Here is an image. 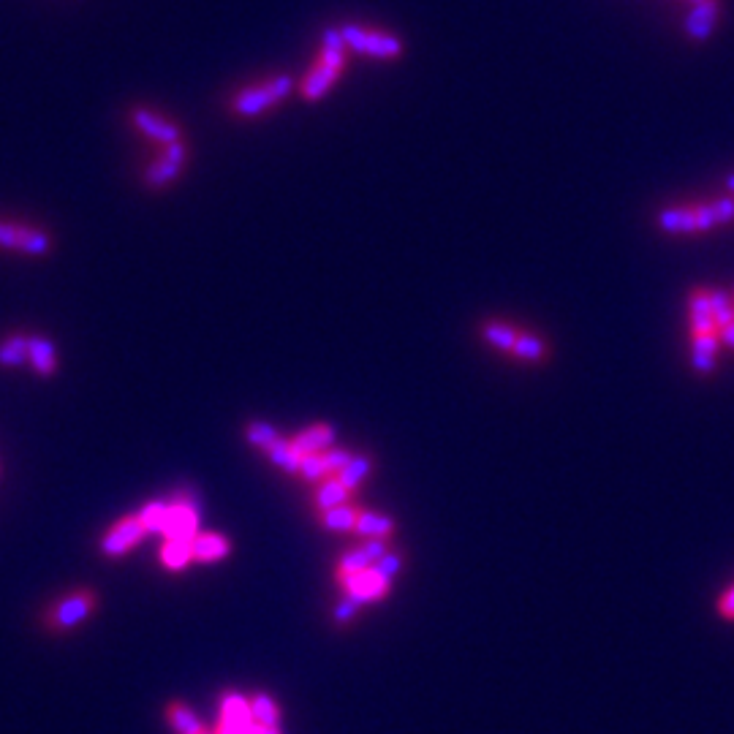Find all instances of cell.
<instances>
[{
    "label": "cell",
    "instance_id": "1",
    "mask_svg": "<svg viewBox=\"0 0 734 734\" xmlns=\"http://www.w3.org/2000/svg\"><path fill=\"white\" fill-rule=\"evenodd\" d=\"M291 90H294V79L286 77V74L270 79V82H264V85L242 87L232 101L234 115L240 117L261 115V112H267V109L275 107V104L286 101V98L291 96Z\"/></svg>",
    "mask_w": 734,
    "mask_h": 734
},
{
    "label": "cell",
    "instance_id": "2",
    "mask_svg": "<svg viewBox=\"0 0 734 734\" xmlns=\"http://www.w3.org/2000/svg\"><path fill=\"white\" fill-rule=\"evenodd\" d=\"M340 33L346 39L348 49L357 55H367L376 60H397L403 55V41L397 39L395 33H384V30H370L362 25H340Z\"/></svg>",
    "mask_w": 734,
    "mask_h": 734
},
{
    "label": "cell",
    "instance_id": "3",
    "mask_svg": "<svg viewBox=\"0 0 734 734\" xmlns=\"http://www.w3.org/2000/svg\"><path fill=\"white\" fill-rule=\"evenodd\" d=\"M96 607L98 596L93 590H74V593H68V596H63V599L52 604V609L44 615V623L52 631H71V628L82 626L93 615Z\"/></svg>",
    "mask_w": 734,
    "mask_h": 734
},
{
    "label": "cell",
    "instance_id": "4",
    "mask_svg": "<svg viewBox=\"0 0 734 734\" xmlns=\"http://www.w3.org/2000/svg\"><path fill=\"white\" fill-rule=\"evenodd\" d=\"M185 164H188V147H185V142L180 139V142H174V145H166L164 153L158 155L153 164L147 166L145 183L150 185V188H166V185L174 183V180L180 177Z\"/></svg>",
    "mask_w": 734,
    "mask_h": 734
},
{
    "label": "cell",
    "instance_id": "5",
    "mask_svg": "<svg viewBox=\"0 0 734 734\" xmlns=\"http://www.w3.org/2000/svg\"><path fill=\"white\" fill-rule=\"evenodd\" d=\"M145 525L139 520V514H128L123 520H117L101 539V555L107 558H120L128 550H134L139 541L145 539Z\"/></svg>",
    "mask_w": 734,
    "mask_h": 734
},
{
    "label": "cell",
    "instance_id": "6",
    "mask_svg": "<svg viewBox=\"0 0 734 734\" xmlns=\"http://www.w3.org/2000/svg\"><path fill=\"white\" fill-rule=\"evenodd\" d=\"M688 319H691V338H705V335H718L721 329L713 316V302H710V289L696 286L688 294Z\"/></svg>",
    "mask_w": 734,
    "mask_h": 734
},
{
    "label": "cell",
    "instance_id": "7",
    "mask_svg": "<svg viewBox=\"0 0 734 734\" xmlns=\"http://www.w3.org/2000/svg\"><path fill=\"white\" fill-rule=\"evenodd\" d=\"M340 585L346 590L348 599H354L357 604H370V601L384 599L392 582L384 580L376 569H367L359 571V574H351L346 580H340Z\"/></svg>",
    "mask_w": 734,
    "mask_h": 734
},
{
    "label": "cell",
    "instance_id": "8",
    "mask_svg": "<svg viewBox=\"0 0 734 734\" xmlns=\"http://www.w3.org/2000/svg\"><path fill=\"white\" fill-rule=\"evenodd\" d=\"M131 120H134V126L147 136V139H153L155 145H174V142H180L183 136H180V128L174 126L172 120L164 115H158L153 109H145L139 107L131 112Z\"/></svg>",
    "mask_w": 734,
    "mask_h": 734
},
{
    "label": "cell",
    "instance_id": "9",
    "mask_svg": "<svg viewBox=\"0 0 734 734\" xmlns=\"http://www.w3.org/2000/svg\"><path fill=\"white\" fill-rule=\"evenodd\" d=\"M721 22V0H702L686 17V36L694 41H707Z\"/></svg>",
    "mask_w": 734,
    "mask_h": 734
},
{
    "label": "cell",
    "instance_id": "10",
    "mask_svg": "<svg viewBox=\"0 0 734 734\" xmlns=\"http://www.w3.org/2000/svg\"><path fill=\"white\" fill-rule=\"evenodd\" d=\"M28 365L44 378L58 373V348L47 335H28Z\"/></svg>",
    "mask_w": 734,
    "mask_h": 734
},
{
    "label": "cell",
    "instance_id": "11",
    "mask_svg": "<svg viewBox=\"0 0 734 734\" xmlns=\"http://www.w3.org/2000/svg\"><path fill=\"white\" fill-rule=\"evenodd\" d=\"M196 525H199V517L191 503H169V520L164 528L166 539H191L196 536Z\"/></svg>",
    "mask_w": 734,
    "mask_h": 734
},
{
    "label": "cell",
    "instance_id": "12",
    "mask_svg": "<svg viewBox=\"0 0 734 734\" xmlns=\"http://www.w3.org/2000/svg\"><path fill=\"white\" fill-rule=\"evenodd\" d=\"M550 354V340L544 335H536V332H528V329H522L512 348V357L517 362H525V365H544Z\"/></svg>",
    "mask_w": 734,
    "mask_h": 734
},
{
    "label": "cell",
    "instance_id": "13",
    "mask_svg": "<svg viewBox=\"0 0 734 734\" xmlns=\"http://www.w3.org/2000/svg\"><path fill=\"white\" fill-rule=\"evenodd\" d=\"M351 490H348L346 484L340 482L338 476H327L324 482H319L316 487V493H313V506H316V512L324 514L329 509H338V506H346L351 503Z\"/></svg>",
    "mask_w": 734,
    "mask_h": 734
},
{
    "label": "cell",
    "instance_id": "14",
    "mask_svg": "<svg viewBox=\"0 0 734 734\" xmlns=\"http://www.w3.org/2000/svg\"><path fill=\"white\" fill-rule=\"evenodd\" d=\"M191 550H194V561L215 563L232 552V544L221 533H196L191 536Z\"/></svg>",
    "mask_w": 734,
    "mask_h": 734
},
{
    "label": "cell",
    "instance_id": "15",
    "mask_svg": "<svg viewBox=\"0 0 734 734\" xmlns=\"http://www.w3.org/2000/svg\"><path fill=\"white\" fill-rule=\"evenodd\" d=\"M221 724L232 726L234 732L245 734L253 726L251 702L240 694H226L221 702Z\"/></svg>",
    "mask_w": 734,
    "mask_h": 734
},
{
    "label": "cell",
    "instance_id": "16",
    "mask_svg": "<svg viewBox=\"0 0 734 734\" xmlns=\"http://www.w3.org/2000/svg\"><path fill=\"white\" fill-rule=\"evenodd\" d=\"M291 444L300 452V457L310 452H327L335 446V430H332V425H310L302 433L294 435Z\"/></svg>",
    "mask_w": 734,
    "mask_h": 734
},
{
    "label": "cell",
    "instance_id": "17",
    "mask_svg": "<svg viewBox=\"0 0 734 734\" xmlns=\"http://www.w3.org/2000/svg\"><path fill=\"white\" fill-rule=\"evenodd\" d=\"M340 77L338 68L327 66V63H316V66L310 68V74L305 77L302 82V98L305 101H319L321 96H327L329 87L335 85Z\"/></svg>",
    "mask_w": 734,
    "mask_h": 734
},
{
    "label": "cell",
    "instance_id": "18",
    "mask_svg": "<svg viewBox=\"0 0 734 734\" xmlns=\"http://www.w3.org/2000/svg\"><path fill=\"white\" fill-rule=\"evenodd\" d=\"M658 226L667 234H696L694 210L691 204H672L658 213Z\"/></svg>",
    "mask_w": 734,
    "mask_h": 734
},
{
    "label": "cell",
    "instance_id": "19",
    "mask_svg": "<svg viewBox=\"0 0 734 734\" xmlns=\"http://www.w3.org/2000/svg\"><path fill=\"white\" fill-rule=\"evenodd\" d=\"M346 60H348V44L346 39H343L340 28H324V33H321L319 63H327V66L338 68L340 74H343Z\"/></svg>",
    "mask_w": 734,
    "mask_h": 734
},
{
    "label": "cell",
    "instance_id": "20",
    "mask_svg": "<svg viewBox=\"0 0 734 734\" xmlns=\"http://www.w3.org/2000/svg\"><path fill=\"white\" fill-rule=\"evenodd\" d=\"M718 346H721V338H718V335L691 338V367H694L699 376H710L715 370Z\"/></svg>",
    "mask_w": 734,
    "mask_h": 734
},
{
    "label": "cell",
    "instance_id": "21",
    "mask_svg": "<svg viewBox=\"0 0 734 734\" xmlns=\"http://www.w3.org/2000/svg\"><path fill=\"white\" fill-rule=\"evenodd\" d=\"M479 332H482V340L487 346H493L495 351H503V354H512L522 329L514 327V324H506V321H487Z\"/></svg>",
    "mask_w": 734,
    "mask_h": 734
},
{
    "label": "cell",
    "instance_id": "22",
    "mask_svg": "<svg viewBox=\"0 0 734 734\" xmlns=\"http://www.w3.org/2000/svg\"><path fill=\"white\" fill-rule=\"evenodd\" d=\"M354 533L362 536V539H392V533H395V520H392L389 514L362 512L359 514Z\"/></svg>",
    "mask_w": 734,
    "mask_h": 734
},
{
    "label": "cell",
    "instance_id": "23",
    "mask_svg": "<svg viewBox=\"0 0 734 734\" xmlns=\"http://www.w3.org/2000/svg\"><path fill=\"white\" fill-rule=\"evenodd\" d=\"M359 514H362L359 506H351V503H346V506H338V509H329V512L319 514V522H321V528L329 533H354Z\"/></svg>",
    "mask_w": 734,
    "mask_h": 734
},
{
    "label": "cell",
    "instance_id": "24",
    "mask_svg": "<svg viewBox=\"0 0 734 734\" xmlns=\"http://www.w3.org/2000/svg\"><path fill=\"white\" fill-rule=\"evenodd\" d=\"M264 454L270 457V463L275 465V468H281L283 474L300 476V452L294 449L291 438H278V441H275Z\"/></svg>",
    "mask_w": 734,
    "mask_h": 734
},
{
    "label": "cell",
    "instance_id": "25",
    "mask_svg": "<svg viewBox=\"0 0 734 734\" xmlns=\"http://www.w3.org/2000/svg\"><path fill=\"white\" fill-rule=\"evenodd\" d=\"M166 721L174 729V734H199L204 729L194 710L183 702H172L166 707Z\"/></svg>",
    "mask_w": 734,
    "mask_h": 734
},
{
    "label": "cell",
    "instance_id": "26",
    "mask_svg": "<svg viewBox=\"0 0 734 734\" xmlns=\"http://www.w3.org/2000/svg\"><path fill=\"white\" fill-rule=\"evenodd\" d=\"M191 561H194L191 539H166V544L161 547V563H164L166 569L180 571Z\"/></svg>",
    "mask_w": 734,
    "mask_h": 734
},
{
    "label": "cell",
    "instance_id": "27",
    "mask_svg": "<svg viewBox=\"0 0 734 734\" xmlns=\"http://www.w3.org/2000/svg\"><path fill=\"white\" fill-rule=\"evenodd\" d=\"M248 702H251L253 724L275 726V729H278V721H281V707H278V702H275L270 694L259 691V694L253 696V699H248Z\"/></svg>",
    "mask_w": 734,
    "mask_h": 734
},
{
    "label": "cell",
    "instance_id": "28",
    "mask_svg": "<svg viewBox=\"0 0 734 734\" xmlns=\"http://www.w3.org/2000/svg\"><path fill=\"white\" fill-rule=\"evenodd\" d=\"M370 471H373V460H370L367 454H354L351 463L338 474V479L346 484L351 493H357L359 487H362V482L370 476Z\"/></svg>",
    "mask_w": 734,
    "mask_h": 734
},
{
    "label": "cell",
    "instance_id": "29",
    "mask_svg": "<svg viewBox=\"0 0 734 734\" xmlns=\"http://www.w3.org/2000/svg\"><path fill=\"white\" fill-rule=\"evenodd\" d=\"M28 365V335H9L0 343V367Z\"/></svg>",
    "mask_w": 734,
    "mask_h": 734
},
{
    "label": "cell",
    "instance_id": "30",
    "mask_svg": "<svg viewBox=\"0 0 734 734\" xmlns=\"http://www.w3.org/2000/svg\"><path fill=\"white\" fill-rule=\"evenodd\" d=\"M373 569V561H370V555L365 552V547L359 544V547H351L348 552H343L338 561V571H335V577L340 580H346L351 574H359V571H367Z\"/></svg>",
    "mask_w": 734,
    "mask_h": 734
},
{
    "label": "cell",
    "instance_id": "31",
    "mask_svg": "<svg viewBox=\"0 0 734 734\" xmlns=\"http://www.w3.org/2000/svg\"><path fill=\"white\" fill-rule=\"evenodd\" d=\"M139 520H142L147 533H164L166 520H169V503L164 501L147 503L145 509L139 512Z\"/></svg>",
    "mask_w": 734,
    "mask_h": 734
},
{
    "label": "cell",
    "instance_id": "32",
    "mask_svg": "<svg viewBox=\"0 0 734 734\" xmlns=\"http://www.w3.org/2000/svg\"><path fill=\"white\" fill-rule=\"evenodd\" d=\"M49 248H52V240L44 229H36V226H25V234H22L20 242V253H28V256H47Z\"/></svg>",
    "mask_w": 734,
    "mask_h": 734
},
{
    "label": "cell",
    "instance_id": "33",
    "mask_svg": "<svg viewBox=\"0 0 734 734\" xmlns=\"http://www.w3.org/2000/svg\"><path fill=\"white\" fill-rule=\"evenodd\" d=\"M300 476L302 479H308V482H324L329 474L327 468V460H324V452H310V454H302L300 457Z\"/></svg>",
    "mask_w": 734,
    "mask_h": 734
},
{
    "label": "cell",
    "instance_id": "34",
    "mask_svg": "<svg viewBox=\"0 0 734 734\" xmlns=\"http://www.w3.org/2000/svg\"><path fill=\"white\" fill-rule=\"evenodd\" d=\"M245 438H248V444L251 446H256L261 452H267V449L281 438V433H278L270 422H251V425L245 427Z\"/></svg>",
    "mask_w": 734,
    "mask_h": 734
},
{
    "label": "cell",
    "instance_id": "35",
    "mask_svg": "<svg viewBox=\"0 0 734 734\" xmlns=\"http://www.w3.org/2000/svg\"><path fill=\"white\" fill-rule=\"evenodd\" d=\"M710 302H713V316L718 321V329L734 321V297L721 289H710Z\"/></svg>",
    "mask_w": 734,
    "mask_h": 734
},
{
    "label": "cell",
    "instance_id": "36",
    "mask_svg": "<svg viewBox=\"0 0 734 734\" xmlns=\"http://www.w3.org/2000/svg\"><path fill=\"white\" fill-rule=\"evenodd\" d=\"M22 234H25V223L0 221V251H20Z\"/></svg>",
    "mask_w": 734,
    "mask_h": 734
},
{
    "label": "cell",
    "instance_id": "37",
    "mask_svg": "<svg viewBox=\"0 0 734 734\" xmlns=\"http://www.w3.org/2000/svg\"><path fill=\"white\" fill-rule=\"evenodd\" d=\"M691 210H694V223H696V234H707L713 232L715 226V215L710 202H691Z\"/></svg>",
    "mask_w": 734,
    "mask_h": 734
},
{
    "label": "cell",
    "instance_id": "38",
    "mask_svg": "<svg viewBox=\"0 0 734 734\" xmlns=\"http://www.w3.org/2000/svg\"><path fill=\"white\" fill-rule=\"evenodd\" d=\"M710 207H713L715 223H718V226H729V223L734 221V196L732 194L715 196L713 202H710Z\"/></svg>",
    "mask_w": 734,
    "mask_h": 734
},
{
    "label": "cell",
    "instance_id": "39",
    "mask_svg": "<svg viewBox=\"0 0 734 734\" xmlns=\"http://www.w3.org/2000/svg\"><path fill=\"white\" fill-rule=\"evenodd\" d=\"M373 569H376L378 574L384 577V580L392 582V580H395L397 571L403 569V555H400V552H395V550H389L387 555L381 558V561L373 563Z\"/></svg>",
    "mask_w": 734,
    "mask_h": 734
},
{
    "label": "cell",
    "instance_id": "40",
    "mask_svg": "<svg viewBox=\"0 0 734 734\" xmlns=\"http://www.w3.org/2000/svg\"><path fill=\"white\" fill-rule=\"evenodd\" d=\"M351 457H354V452H348V449H340V446H332V449H327V452H324V460H327L329 474L338 476L340 471H343V468L351 463Z\"/></svg>",
    "mask_w": 734,
    "mask_h": 734
},
{
    "label": "cell",
    "instance_id": "41",
    "mask_svg": "<svg viewBox=\"0 0 734 734\" xmlns=\"http://www.w3.org/2000/svg\"><path fill=\"white\" fill-rule=\"evenodd\" d=\"M359 607H362V604H357V601L348 599L346 596V599L340 601L338 607H335V623H338V626H346V623H351V618L357 615Z\"/></svg>",
    "mask_w": 734,
    "mask_h": 734
},
{
    "label": "cell",
    "instance_id": "42",
    "mask_svg": "<svg viewBox=\"0 0 734 734\" xmlns=\"http://www.w3.org/2000/svg\"><path fill=\"white\" fill-rule=\"evenodd\" d=\"M715 609H718V615L724 620H729V623H734V585L732 588H726L721 596H718V604H715Z\"/></svg>",
    "mask_w": 734,
    "mask_h": 734
},
{
    "label": "cell",
    "instance_id": "43",
    "mask_svg": "<svg viewBox=\"0 0 734 734\" xmlns=\"http://www.w3.org/2000/svg\"><path fill=\"white\" fill-rule=\"evenodd\" d=\"M721 343H726L729 348H734V321L721 327Z\"/></svg>",
    "mask_w": 734,
    "mask_h": 734
},
{
    "label": "cell",
    "instance_id": "44",
    "mask_svg": "<svg viewBox=\"0 0 734 734\" xmlns=\"http://www.w3.org/2000/svg\"><path fill=\"white\" fill-rule=\"evenodd\" d=\"M245 734H281V729H275V726H261V724H253L251 729Z\"/></svg>",
    "mask_w": 734,
    "mask_h": 734
},
{
    "label": "cell",
    "instance_id": "45",
    "mask_svg": "<svg viewBox=\"0 0 734 734\" xmlns=\"http://www.w3.org/2000/svg\"><path fill=\"white\" fill-rule=\"evenodd\" d=\"M215 734H240V732H234L232 726H226V724H218V729H215Z\"/></svg>",
    "mask_w": 734,
    "mask_h": 734
},
{
    "label": "cell",
    "instance_id": "46",
    "mask_svg": "<svg viewBox=\"0 0 734 734\" xmlns=\"http://www.w3.org/2000/svg\"><path fill=\"white\" fill-rule=\"evenodd\" d=\"M726 194L734 196V174L732 177H726Z\"/></svg>",
    "mask_w": 734,
    "mask_h": 734
},
{
    "label": "cell",
    "instance_id": "47",
    "mask_svg": "<svg viewBox=\"0 0 734 734\" xmlns=\"http://www.w3.org/2000/svg\"><path fill=\"white\" fill-rule=\"evenodd\" d=\"M199 734H215V732H210V729H202V732H199Z\"/></svg>",
    "mask_w": 734,
    "mask_h": 734
},
{
    "label": "cell",
    "instance_id": "48",
    "mask_svg": "<svg viewBox=\"0 0 734 734\" xmlns=\"http://www.w3.org/2000/svg\"><path fill=\"white\" fill-rule=\"evenodd\" d=\"M691 3H702V0H691Z\"/></svg>",
    "mask_w": 734,
    "mask_h": 734
}]
</instances>
